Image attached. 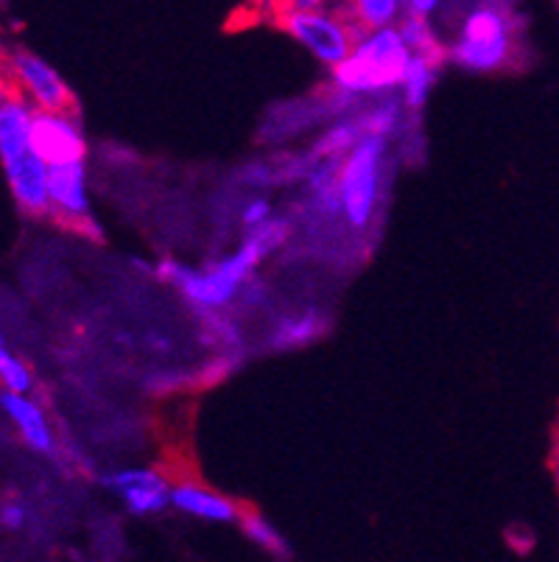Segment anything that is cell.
<instances>
[{
    "mask_svg": "<svg viewBox=\"0 0 559 562\" xmlns=\"http://www.w3.org/2000/svg\"><path fill=\"white\" fill-rule=\"evenodd\" d=\"M409 63H412V48L406 37L387 25L367 34L345 63L333 68V74L338 87H345L347 93H369L406 79Z\"/></svg>",
    "mask_w": 559,
    "mask_h": 562,
    "instance_id": "3",
    "label": "cell"
},
{
    "mask_svg": "<svg viewBox=\"0 0 559 562\" xmlns=\"http://www.w3.org/2000/svg\"><path fill=\"white\" fill-rule=\"evenodd\" d=\"M0 381L7 390L29 392L31 390V372L25 370L23 361L7 350V345L0 341Z\"/></svg>",
    "mask_w": 559,
    "mask_h": 562,
    "instance_id": "16",
    "label": "cell"
},
{
    "mask_svg": "<svg viewBox=\"0 0 559 562\" xmlns=\"http://www.w3.org/2000/svg\"><path fill=\"white\" fill-rule=\"evenodd\" d=\"M238 526L246 531V538L255 540V543H258L260 549L271 551V554H286L283 538H280V535H277V531L271 529V526L266 524L264 518H260V513H255V509L249 507V504H244V507H241Z\"/></svg>",
    "mask_w": 559,
    "mask_h": 562,
    "instance_id": "14",
    "label": "cell"
},
{
    "mask_svg": "<svg viewBox=\"0 0 559 562\" xmlns=\"http://www.w3.org/2000/svg\"><path fill=\"white\" fill-rule=\"evenodd\" d=\"M0 341H3V339H0Z\"/></svg>",
    "mask_w": 559,
    "mask_h": 562,
    "instance_id": "22",
    "label": "cell"
},
{
    "mask_svg": "<svg viewBox=\"0 0 559 562\" xmlns=\"http://www.w3.org/2000/svg\"><path fill=\"white\" fill-rule=\"evenodd\" d=\"M0 524L7 526V529H20L25 524V509L20 504H7V507L0 509Z\"/></svg>",
    "mask_w": 559,
    "mask_h": 562,
    "instance_id": "18",
    "label": "cell"
},
{
    "mask_svg": "<svg viewBox=\"0 0 559 562\" xmlns=\"http://www.w3.org/2000/svg\"><path fill=\"white\" fill-rule=\"evenodd\" d=\"M0 406L7 408V414L14 420V426L20 428V434H23L25 442H29L34 451H54V437H51V428L48 423H45V414L40 412L37 403H31L29 397H25V392H0Z\"/></svg>",
    "mask_w": 559,
    "mask_h": 562,
    "instance_id": "11",
    "label": "cell"
},
{
    "mask_svg": "<svg viewBox=\"0 0 559 562\" xmlns=\"http://www.w3.org/2000/svg\"><path fill=\"white\" fill-rule=\"evenodd\" d=\"M31 137H34V149L48 166L85 160V137L79 130V115L37 110Z\"/></svg>",
    "mask_w": 559,
    "mask_h": 562,
    "instance_id": "8",
    "label": "cell"
},
{
    "mask_svg": "<svg viewBox=\"0 0 559 562\" xmlns=\"http://www.w3.org/2000/svg\"><path fill=\"white\" fill-rule=\"evenodd\" d=\"M333 7L345 14L353 23L361 40L367 34L378 32V29H387L394 20L400 18V9H403V0H336Z\"/></svg>",
    "mask_w": 559,
    "mask_h": 562,
    "instance_id": "12",
    "label": "cell"
},
{
    "mask_svg": "<svg viewBox=\"0 0 559 562\" xmlns=\"http://www.w3.org/2000/svg\"><path fill=\"white\" fill-rule=\"evenodd\" d=\"M548 468H551L554 479H557V487H559V417L554 423V431H551V457H548Z\"/></svg>",
    "mask_w": 559,
    "mask_h": 562,
    "instance_id": "20",
    "label": "cell"
},
{
    "mask_svg": "<svg viewBox=\"0 0 559 562\" xmlns=\"http://www.w3.org/2000/svg\"><path fill=\"white\" fill-rule=\"evenodd\" d=\"M48 196L56 224L76 235H90V238L99 235L87 202L85 160L48 166Z\"/></svg>",
    "mask_w": 559,
    "mask_h": 562,
    "instance_id": "7",
    "label": "cell"
},
{
    "mask_svg": "<svg viewBox=\"0 0 559 562\" xmlns=\"http://www.w3.org/2000/svg\"><path fill=\"white\" fill-rule=\"evenodd\" d=\"M34 115L37 106L31 104L23 87L9 74L0 50V160L7 168L9 188L18 199L20 211L43 218L51 213L48 162L34 149V137H31Z\"/></svg>",
    "mask_w": 559,
    "mask_h": 562,
    "instance_id": "1",
    "label": "cell"
},
{
    "mask_svg": "<svg viewBox=\"0 0 559 562\" xmlns=\"http://www.w3.org/2000/svg\"><path fill=\"white\" fill-rule=\"evenodd\" d=\"M266 216H269V204L255 202V204H249V207H246L244 224H246V227H260V224L266 222Z\"/></svg>",
    "mask_w": 559,
    "mask_h": 562,
    "instance_id": "19",
    "label": "cell"
},
{
    "mask_svg": "<svg viewBox=\"0 0 559 562\" xmlns=\"http://www.w3.org/2000/svg\"><path fill=\"white\" fill-rule=\"evenodd\" d=\"M336 0H266V12L271 18H280L286 12H300V9H322L333 7Z\"/></svg>",
    "mask_w": 559,
    "mask_h": 562,
    "instance_id": "17",
    "label": "cell"
},
{
    "mask_svg": "<svg viewBox=\"0 0 559 562\" xmlns=\"http://www.w3.org/2000/svg\"><path fill=\"white\" fill-rule=\"evenodd\" d=\"M322 330V319L316 314H302L297 319H286L280 325V334H277L275 345L277 347H294V345H305V341L314 339L316 334Z\"/></svg>",
    "mask_w": 559,
    "mask_h": 562,
    "instance_id": "15",
    "label": "cell"
},
{
    "mask_svg": "<svg viewBox=\"0 0 559 562\" xmlns=\"http://www.w3.org/2000/svg\"><path fill=\"white\" fill-rule=\"evenodd\" d=\"M275 25L286 29L294 40H300L308 50H314L322 63L333 65L345 63L347 56L361 43V34L353 29L350 20L338 12L336 7L300 9L275 18Z\"/></svg>",
    "mask_w": 559,
    "mask_h": 562,
    "instance_id": "5",
    "label": "cell"
},
{
    "mask_svg": "<svg viewBox=\"0 0 559 562\" xmlns=\"http://www.w3.org/2000/svg\"><path fill=\"white\" fill-rule=\"evenodd\" d=\"M3 63H7L9 74L23 87V93L29 95L31 104L37 106V110L79 115V104H76V95L70 93V87L40 56L29 54L23 48H14L3 50Z\"/></svg>",
    "mask_w": 559,
    "mask_h": 562,
    "instance_id": "6",
    "label": "cell"
},
{
    "mask_svg": "<svg viewBox=\"0 0 559 562\" xmlns=\"http://www.w3.org/2000/svg\"><path fill=\"white\" fill-rule=\"evenodd\" d=\"M171 504L182 513L199 515L210 520H238L241 518V501L227 498L222 493H213L199 482H179L171 487Z\"/></svg>",
    "mask_w": 559,
    "mask_h": 562,
    "instance_id": "10",
    "label": "cell"
},
{
    "mask_svg": "<svg viewBox=\"0 0 559 562\" xmlns=\"http://www.w3.org/2000/svg\"><path fill=\"white\" fill-rule=\"evenodd\" d=\"M437 59H428V56L412 54V63L406 70V101L412 106H423L425 95H428L431 85H434V76H437Z\"/></svg>",
    "mask_w": 559,
    "mask_h": 562,
    "instance_id": "13",
    "label": "cell"
},
{
    "mask_svg": "<svg viewBox=\"0 0 559 562\" xmlns=\"http://www.w3.org/2000/svg\"><path fill=\"white\" fill-rule=\"evenodd\" d=\"M112 490L121 493V498L126 501V507L137 515L160 513L171 501V490L168 482L152 470H121V473H112L104 479Z\"/></svg>",
    "mask_w": 559,
    "mask_h": 562,
    "instance_id": "9",
    "label": "cell"
},
{
    "mask_svg": "<svg viewBox=\"0 0 559 562\" xmlns=\"http://www.w3.org/2000/svg\"><path fill=\"white\" fill-rule=\"evenodd\" d=\"M383 151H387V135H364L353 146L338 173L342 207H345L347 222L356 229L367 227L376 213L383 177Z\"/></svg>",
    "mask_w": 559,
    "mask_h": 562,
    "instance_id": "4",
    "label": "cell"
},
{
    "mask_svg": "<svg viewBox=\"0 0 559 562\" xmlns=\"http://www.w3.org/2000/svg\"><path fill=\"white\" fill-rule=\"evenodd\" d=\"M409 14H417V18H428L431 9L437 7V0H406Z\"/></svg>",
    "mask_w": 559,
    "mask_h": 562,
    "instance_id": "21",
    "label": "cell"
},
{
    "mask_svg": "<svg viewBox=\"0 0 559 562\" xmlns=\"http://www.w3.org/2000/svg\"><path fill=\"white\" fill-rule=\"evenodd\" d=\"M517 56H521V34H517L515 14L499 0H490L465 20V32L454 48L456 63L479 74L506 70Z\"/></svg>",
    "mask_w": 559,
    "mask_h": 562,
    "instance_id": "2",
    "label": "cell"
}]
</instances>
